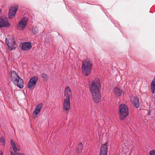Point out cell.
<instances>
[{
    "instance_id": "6da1fadb",
    "label": "cell",
    "mask_w": 155,
    "mask_h": 155,
    "mask_svg": "<svg viewBox=\"0 0 155 155\" xmlns=\"http://www.w3.org/2000/svg\"><path fill=\"white\" fill-rule=\"evenodd\" d=\"M101 84L100 80L98 78L95 79L90 87V89L92 93V97L94 102L96 103H98L101 101Z\"/></svg>"
},
{
    "instance_id": "7a4b0ae2",
    "label": "cell",
    "mask_w": 155,
    "mask_h": 155,
    "mask_svg": "<svg viewBox=\"0 0 155 155\" xmlns=\"http://www.w3.org/2000/svg\"><path fill=\"white\" fill-rule=\"evenodd\" d=\"M11 80L14 84L18 87L20 88H22L24 83L23 79L20 77L15 71H12L11 75Z\"/></svg>"
},
{
    "instance_id": "3957f363",
    "label": "cell",
    "mask_w": 155,
    "mask_h": 155,
    "mask_svg": "<svg viewBox=\"0 0 155 155\" xmlns=\"http://www.w3.org/2000/svg\"><path fill=\"white\" fill-rule=\"evenodd\" d=\"M92 68V63L89 59H85L82 64L83 73L85 76H88L89 75Z\"/></svg>"
},
{
    "instance_id": "277c9868",
    "label": "cell",
    "mask_w": 155,
    "mask_h": 155,
    "mask_svg": "<svg viewBox=\"0 0 155 155\" xmlns=\"http://www.w3.org/2000/svg\"><path fill=\"white\" fill-rule=\"evenodd\" d=\"M120 117L121 120H124L126 118L129 114L128 107L124 104H122L119 106Z\"/></svg>"
},
{
    "instance_id": "5b68a950",
    "label": "cell",
    "mask_w": 155,
    "mask_h": 155,
    "mask_svg": "<svg viewBox=\"0 0 155 155\" xmlns=\"http://www.w3.org/2000/svg\"><path fill=\"white\" fill-rule=\"evenodd\" d=\"M18 9V6L17 5H14L11 7L8 14V16L10 19H12L15 17V14L17 12Z\"/></svg>"
},
{
    "instance_id": "8992f818",
    "label": "cell",
    "mask_w": 155,
    "mask_h": 155,
    "mask_svg": "<svg viewBox=\"0 0 155 155\" xmlns=\"http://www.w3.org/2000/svg\"><path fill=\"white\" fill-rule=\"evenodd\" d=\"M28 19L26 17H24L17 25V27L20 30H23L26 26Z\"/></svg>"
},
{
    "instance_id": "52a82bcc",
    "label": "cell",
    "mask_w": 155,
    "mask_h": 155,
    "mask_svg": "<svg viewBox=\"0 0 155 155\" xmlns=\"http://www.w3.org/2000/svg\"><path fill=\"white\" fill-rule=\"evenodd\" d=\"M10 25V24L8 21L7 18L2 16L0 18V27H8Z\"/></svg>"
},
{
    "instance_id": "ba28073f",
    "label": "cell",
    "mask_w": 155,
    "mask_h": 155,
    "mask_svg": "<svg viewBox=\"0 0 155 155\" xmlns=\"http://www.w3.org/2000/svg\"><path fill=\"white\" fill-rule=\"evenodd\" d=\"M6 44L10 49V50H15L16 48V45L14 40L6 38Z\"/></svg>"
},
{
    "instance_id": "9c48e42d",
    "label": "cell",
    "mask_w": 155,
    "mask_h": 155,
    "mask_svg": "<svg viewBox=\"0 0 155 155\" xmlns=\"http://www.w3.org/2000/svg\"><path fill=\"white\" fill-rule=\"evenodd\" d=\"M21 49L24 51H28L32 48V44L31 42H24L21 43L20 45Z\"/></svg>"
},
{
    "instance_id": "30bf717a",
    "label": "cell",
    "mask_w": 155,
    "mask_h": 155,
    "mask_svg": "<svg viewBox=\"0 0 155 155\" xmlns=\"http://www.w3.org/2000/svg\"><path fill=\"white\" fill-rule=\"evenodd\" d=\"M38 80V78L37 77L34 76L32 77L29 81L28 86L29 88H31L34 87L35 84H37V82Z\"/></svg>"
},
{
    "instance_id": "8fae6325",
    "label": "cell",
    "mask_w": 155,
    "mask_h": 155,
    "mask_svg": "<svg viewBox=\"0 0 155 155\" xmlns=\"http://www.w3.org/2000/svg\"><path fill=\"white\" fill-rule=\"evenodd\" d=\"M107 143L103 144L101 146L100 149L99 155H107Z\"/></svg>"
},
{
    "instance_id": "7c38bea8",
    "label": "cell",
    "mask_w": 155,
    "mask_h": 155,
    "mask_svg": "<svg viewBox=\"0 0 155 155\" xmlns=\"http://www.w3.org/2000/svg\"><path fill=\"white\" fill-rule=\"evenodd\" d=\"M70 97H68L64 101L63 103V108L66 111H69L70 108Z\"/></svg>"
},
{
    "instance_id": "4fadbf2b",
    "label": "cell",
    "mask_w": 155,
    "mask_h": 155,
    "mask_svg": "<svg viewBox=\"0 0 155 155\" xmlns=\"http://www.w3.org/2000/svg\"><path fill=\"white\" fill-rule=\"evenodd\" d=\"M42 104L40 103V104H39L37 106L35 109L34 110V113H33V116L34 117V118L37 117V116L39 115V114L40 113V110L42 108Z\"/></svg>"
},
{
    "instance_id": "5bb4252c",
    "label": "cell",
    "mask_w": 155,
    "mask_h": 155,
    "mask_svg": "<svg viewBox=\"0 0 155 155\" xmlns=\"http://www.w3.org/2000/svg\"><path fill=\"white\" fill-rule=\"evenodd\" d=\"M131 101L133 105L135 107H139V100L138 99V98L136 97H133V98L131 99Z\"/></svg>"
},
{
    "instance_id": "9a60e30c",
    "label": "cell",
    "mask_w": 155,
    "mask_h": 155,
    "mask_svg": "<svg viewBox=\"0 0 155 155\" xmlns=\"http://www.w3.org/2000/svg\"><path fill=\"white\" fill-rule=\"evenodd\" d=\"M113 92L114 93V94L118 97L122 96L123 94V90L117 87H115V88H114Z\"/></svg>"
},
{
    "instance_id": "2e32d148",
    "label": "cell",
    "mask_w": 155,
    "mask_h": 155,
    "mask_svg": "<svg viewBox=\"0 0 155 155\" xmlns=\"http://www.w3.org/2000/svg\"><path fill=\"white\" fill-rule=\"evenodd\" d=\"M65 94L66 97H72V91H71L70 88L68 86H67L65 88Z\"/></svg>"
},
{
    "instance_id": "e0dca14e",
    "label": "cell",
    "mask_w": 155,
    "mask_h": 155,
    "mask_svg": "<svg viewBox=\"0 0 155 155\" xmlns=\"http://www.w3.org/2000/svg\"><path fill=\"white\" fill-rule=\"evenodd\" d=\"M11 144H12V147L13 148V149L14 151V152H16L18 151V149H17V147H16V145L15 144V142L13 140H11Z\"/></svg>"
},
{
    "instance_id": "ac0fdd59",
    "label": "cell",
    "mask_w": 155,
    "mask_h": 155,
    "mask_svg": "<svg viewBox=\"0 0 155 155\" xmlns=\"http://www.w3.org/2000/svg\"><path fill=\"white\" fill-rule=\"evenodd\" d=\"M151 89L152 92L154 93L155 92V77L151 82Z\"/></svg>"
},
{
    "instance_id": "d6986e66",
    "label": "cell",
    "mask_w": 155,
    "mask_h": 155,
    "mask_svg": "<svg viewBox=\"0 0 155 155\" xmlns=\"http://www.w3.org/2000/svg\"><path fill=\"white\" fill-rule=\"evenodd\" d=\"M83 145L82 143L79 144V145L78 146V148H77V151L78 152H81L83 149Z\"/></svg>"
},
{
    "instance_id": "ffe728a7",
    "label": "cell",
    "mask_w": 155,
    "mask_h": 155,
    "mask_svg": "<svg viewBox=\"0 0 155 155\" xmlns=\"http://www.w3.org/2000/svg\"><path fill=\"white\" fill-rule=\"evenodd\" d=\"M0 141H1V143H2V145H5V138L4 137L2 136V138H1Z\"/></svg>"
},
{
    "instance_id": "44dd1931",
    "label": "cell",
    "mask_w": 155,
    "mask_h": 155,
    "mask_svg": "<svg viewBox=\"0 0 155 155\" xmlns=\"http://www.w3.org/2000/svg\"><path fill=\"white\" fill-rule=\"evenodd\" d=\"M11 155H24V154H22V153H17V152H13L12 151H11Z\"/></svg>"
},
{
    "instance_id": "7402d4cb",
    "label": "cell",
    "mask_w": 155,
    "mask_h": 155,
    "mask_svg": "<svg viewBox=\"0 0 155 155\" xmlns=\"http://www.w3.org/2000/svg\"><path fill=\"white\" fill-rule=\"evenodd\" d=\"M47 76V75H45V74H43V75H42V77H43V78L44 79V80H47V79H48V77H45V76Z\"/></svg>"
},
{
    "instance_id": "603a6c76",
    "label": "cell",
    "mask_w": 155,
    "mask_h": 155,
    "mask_svg": "<svg viewBox=\"0 0 155 155\" xmlns=\"http://www.w3.org/2000/svg\"><path fill=\"white\" fill-rule=\"evenodd\" d=\"M150 155H155V150H152L150 151Z\"/></svg>"
},
{
    "instance_id": "cb8c5ba5",
    "label": "cell",
    "mask_w": 155,
    "mask_h": 155,
    "mask_svg": "<svg viewBox=\"0 0 155 155\" xmlns=\"http://www.w3.org/2000/svg\"><path fill=\"white\" fill-rule=\"evenodd\" d=\"M0 155H3V152L2 151H0Z\"/></svg>"
},
{
    "instance_id": "d4e9b609",
    "label": "cell",
    "mask_w": 155,
    "mask_h": 155,
    "mask_svg": "<svg viewBox=\"0 0 155 155\" xmlns=\"http://www.w3.org/2000/svg\"><path fill=\"white\" fill-rule=\"evenodd\" d=\"M1 13H2V11H1V10H0V14Z\"/></svg>"
}]
</instances>
